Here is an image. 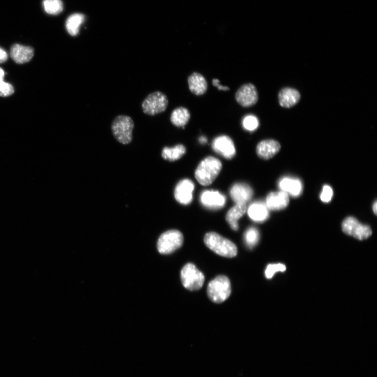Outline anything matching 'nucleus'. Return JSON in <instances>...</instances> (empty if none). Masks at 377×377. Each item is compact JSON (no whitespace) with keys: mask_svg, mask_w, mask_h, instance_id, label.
Segmentation results:
<instances>
[{"mask_svg":"<svg viewBox=\"0 0 377 377\" xmlns=\"http://www.w3.org/2000/svg\"><path fill=\"white\" fill-rule=\"evenodd\" d=\"M286 270L285 265L282 263L270 264L265 271V276L268 279L272 278L277 272H284Z\"/></svg>","mask_w":377,"mask_h":377,"instance_id":"nucleus-28","label":"nucleus"},{"mask_svg":"<svg viewBox=\"0 0 377 377\" xmlns=\"http://www.w3.org/2000/svg\"><path fill=\"white\" fill-rule=\"evenodd\" d=\"M194 189L193 183L189 180H184L175 187L174 195L177 202L183 205H189L192 201V192Z\"/></svg>","mask_w":377,"mask_h":377,"instance_id":"nucleus-11","label":"nucleus"},{"mask_svg":"<svg viewBox=\"0 0 377 377\" xmlns=\"http://www.w3.org/2000/svg\"><path fill=\"white\" fill-rule=\"evenodd\" d=\"M342 229L346 234L361 240L368 238L372 234V230L368 226L361 224L356 218L352 216L343 220Z\"/></svg>","mask_w":377,"mask_h":377,"instance_id":"nucleus-8","label":"nucleus"},{"mask_svg":"<svg viewBox=\"0 0 377 377\" xmlns=\"http://www.w3.org/2000/svg\"><path fill=\"white\" fill-rule=\"evenodd\" d=\"M84 20V16L82 14L76 13L70 16L66 21V29L69 34L76 36L79 32L81 25Z\"/></svg>","mask_w":377,"mask_h":377,"instance_id":"nucleus-24","label":"nucleus"},{"mask_svg":"<svg viewBox=\"0 0 377 377\" xmlns=\"http://www.w3.org/2000/svg\"><path fill=\"white\" fill-rule=\"evenodd\" d=\"M181 280L184 286L187 290L190 291H197L203 286L205 277L194 264L188 263L182 270Z\"/></svg>","mask_w":377,"mask_h":377,"instance_id":"nucleus-6","label":"nucleus"},{"mask_svg":"<svg viewBox=\"0 0 377 377\" xmlns=\"http://www.w3.org/2000/svg\"><path fill=\"white\" fill-rule=\"evenodd\" d=\"M258 93L256 87L251 83L242 85L235 94L237 102L242 107H248L254 105L258 100Z\"/></svg>","mask_w":377,"mask_h":377,"instance_id":"nucleus-9","label":"nucleus"},{"mask_svg":"<svg viewBox=\"0 0 377 377\" xmlns=\"http://www.w3.org/2000/svg\"><path fill=\"white\" fill-rule=\"evenodd\" d=\"M205 245L216 254L227 258H233L237 254L235 243L215 232H209L204 238Z\"/></svg>","mask_w":377,"mask_h":377,"instance_id":"nucleus-2","label":"nucleus"},{"mask_svg":"<svg viewBox=\"0 0 377 377\" xmlns=\"http://www.w3.org/2000/svg\"><path fill=\"white\" fill-rule=\"evenodd\" d=\"M279 187L282 191L293 196H299L302 192L301 182L295 179L284 177L279 183Z\"/></svg>","mask_w":377,"mask_h":377,"instance_id":"nucleus-19","label":"nucleus"},{"mask_svg":"<svg viewBox=\"0 0 377 377\" xmlns=\"http://www.w3.org/2000/svg\"><path fill=\"white\" fill-rule=\"evenodd\" d=\"M212 147L215 152L226 159L232 160L235 156L236 149L234 142L228 136L217 137L213 140Z\"/></svg>","mask_w":377,"mask_h":377,"instance_id":"nucleus-10","label":"nucleus"},{"mask_svg":"<svg viewBox=\"0 0 377 377\" xmlns=\"http://www.w3.org/2000/svg\"><path fill=\"white\" fill-rule=\"evenodd\" d=\"M190 92L196 96L204 95L208 90V84L205 77L198 73H193L188 79Z\"/></svg>","mask_w":377,"mask_h":377,"instance_id":"nucleus-16","label":"nucleus"},{"mask_svg":"<svg viewBox=\"0 0 377 377\" xmlns=\"http://www.w3.org/2000/svg\"><path fill=\"white\" fill-rule=\"evenodd\" d=\"M281 145L274 140H266L259 142L256 148L258 156L264 160H270L279 151Z\"/></svg>","mask_w":377,"mask_h":377,"instance_id":"nucleus-13","label":"nucleus"},{"mask_svg":"<svg viewBox=\"0 0 377 377\" xmlns=\"http://www.w3.org/2000/svg\"><path fill=\"white\" fill-rule=\"evenodd\" d=\"M43 7L46 12L51 15H57L63 10L61 0H43Z\"/></svg>","mask_w":377,"mask_h":377,"instance_id":"nucleus-25","label":"nucleus"},{"mask_svg":"<svg viewBox=\"0 0 377 377\" xmlns=\"http://www.w3.org/2000/svg\"><path fill=\"white\" fill-rule=\"evenodd\" d=\"M207 294L214 303H221L226 301L231 294V285L229 279L225 276H218L208 284Z\"/></svg>","mask_w":377,"mask_h":377,"instance_id":"nucleus-3","label":"nucleus"},{"mask_svg":"<svg viewBox=\"0 0 377 377\" xmlns=\"http://www.w3.org/2000/svg\"><path fill=\"white\" fill-rule=\"evenodd\" d=\"M201 202L208 208L217 209L225 206L226 198L218 191L206 190L201 195Z\"/></svg>","mask_w":377,"mask_h":377,"instance_id":"nucleus-15","label":"nucleus"},{"mask_svg":"<svg viewBox=\"0 0 377 377\" xmlns=\"http://www.w3.org/2000/svg\"><path fill=\"white\" fill-rule=\"evenodd\" d=\"M332 194H334V192H332V189L328 186H324L320 196L321 201L326 203L329 202L331 201Z\"/></svg>","mask_w":377,"mask_h":377,"instance_id":"nucleus-30","label":"nucleus"},{"mask_svg":"<svg viewBox=\"0 0 377 377\" xmlns=\"http://www.w3.org/2000/svg\"><path fill=\"white\" fill-rule=\"evenodd\" d=\"M221 168L223 164L219 160L214 157H208L197 166L195 171V179L203 186H209L216 180Z\"/></svg>","mask_w":377,"mask_h":377,"instance_id":"nucleus-1","label":"nucleus"},{"mask_svg":"<svg viewBox=\"0 0 377 377\" xmlns=\"http://www.w3.org/2000/svg\"><path fill=\"white\" fill-rule=\"evenodd\" d=\"M5 76V71L0 68V96L7 97L12 95L14 93V90L10 83L4 81Z\"/></svg>","mask_w":377,"mask_h":377,"instance_id":"nucleus-26","label":"nucleus"},{"mask_svg":"<svg viewBox=\"0 0 377 377\" xmlns=\"http://www.w3.org/2000/svg\"><path fill=\"white\" fill-rule=\"evenodd\" d=\"M245 238L248 247L250 249L253 248L258 242L259 233L255 228H250L245 233Z\"/></svg>","mask_w":377,"mask_h":377,"instance_id":"nucleus-27","label":"nucleus"},{"mask_svg":"<svg viewBox=\"0 0 377 377\" xmlns=\"http://www.w3.org/2000/svg\"><path fill=\"white\" fill-rule=\"evenodd\" d=\"M253 189L245 183L234 184L230 190V195L236 204L247 205L253 196Z\"/></svg>","mask_w":377,"mask_h":377,"instance_id":"nucleus-12","label":"nucleus"},{"mask_svg":"<svg viewBox=\"0 0 377 377\" xmlns=\"http://www.w3.org/2000/svg\"><path fill=\"white\" fill-rule=\"evenodd\" d=\"M191 115L188 108L181 106L175 108L171 113L170 121L176 127L185 128L188 123Z\"/></svg>","mask_w":377,"mask_h":377,"instance_id":"nucleus-21","label":"nucleus"},{"mask_svg":"<svg viewBox=\"0 0 377 377\" xmlns=\"http://www.w3.org/2000/svg\"><path fill=\"white\" fill-rule=\"evenodd\" d=\"M8 58V55L5 50L0 48V63L5 62Z\"/></svg>","mask_w":377,"mask_h":377,"instance_id":"nucleus-32","label":"nucleus"},{"mask_svg":"<svg viewBox=\"0 0 377 377\" xmlns=\"http://www.w3.org/2000/svg\"><path fill=\"white\" fill-rule=\"evenodd\" d=\"M199 142H201V143H206L207 142V139L205 137H202L201 139H199Z\"/></svg>","mask_w":377,"mask_h":377,"instance_id":"nucleus-33","label":"nucleus"},{"mask_svg":"<svg viewBox=\"0 0 377 377\" xmlns=\"http://www.w3.org/2000/svg\"><path fill=\"white\" fill-rule=\"evenodd\" d=\"M184 238L180 231L173 230L162 234L158 241V250L163 255L170 254L183 245Z\"/></svg>","mask_w":377,"mask_h":377,"instance_id":"nucleus-4","label":"nucleus"},{"mask_svg":"<svg viewBox=\"0 0 377 377\" xmlns=\"http://www.w3.org/2000/svg\"><path fill=\"white\" fill-rule=\"evenodd\" d=\"M301 96L295 88L285 87L279 93L278 100L281 106L290 108L296 105L300 101Z\"/></svg>","mask_w":377,"mask_h":377,"instance_id":"nucleus-18","label":"nucleus"},{"mask_svg":"<svg viewBox=\"0 0 377 377\" xmlns=\"http://www.w3.org/2000/svg\"><path fill=\"white\" fill-rule=\"evenodd\" d=\"M376 207H377V204H376V202H375L373 205V211L375 214H376V210H377Z\"/></svg>","mask_w":377,"mask_h":377,"instance_id":"nucleus-34","label":"nucleus"},{"mask_svg":"<svg viewBox=\"0 0 377 377\" xmlns=\"http://www.w3.org/2000/svg\"><path fill=\"white\" fill-rule=\"evenodd\" d=\"M259 125L258 119L253 115L247 116L242 120L243 128L249 131L256 130L258 127Z\"/></svg>","mask_w":377,"mask_h":377,"instance_id":"nucleus-29","label":"nucleus"},{"mask_svg":"<svg viewBox=\"0 0 377 377\" xmlns=\"http://www.w3.org/2000/svg\"><path fill=\"white\" fill-rule=\"evenodd\" d=\"M212 84L214 86H216L219 91L227 92L230 90L229 87L220 85V81L217 79H213Z\"/></svg>","mask_w":377,"mask_h":377,"instance_id":"nucleus-31","label":"nucleus"},{"mask_svg":"<svg viewBox=\"0 0 377 377\" xmlns=\"http://www.w3.org/2000/svg\"><path fill=\"white\" fill-rule=\"evenodd\" d=\"M186 148L182 144H179L172 148L165 147L162 151L163 158L170 162L181 159L186 153Z\"/></svg>","mask_w":377,"mask_h":377,"instance_id":"nucleus-23","label":"nucleus"},{"mask_svg":"<svg viewBox=\"0 0 377 377\" xmlns=\"http://www.w3.org/2000/svg\"><path fill=\"white\" fill-rule=\"evenodd\" d=\"M168 105V99L166 95L160 92L149 95L142 103V109L145 114L155 116L165 112Z\"/></svg>","mask_w":377,"mask_h":377,"instance_id":"nucleus-7","label":"nucleus"},{"mask_svg":"<svg viewBox=\"0 0 377 377\" xmlns=\"http://www.w3.org/2000/svg\"><path fill=\"white\" fill-rule=\"evenodd\" d=\"M248 212L250 218L257 223L264 221L269 216V209L261 203H255L251 205Z\"/></svg>","mask_w":377,"mask_h":377,"instance_id":"nucleus-22","label":"nucleus"},{"mask_svg":"<svg viewBox=\"0 0 377 377\" xmlns=\"http://www.w3.org/2000/svg\"><path fill=\"white\" fill-rule=\"evenodd\" d=\"M34 50L29 47L15 44L11 49V56L17 63L23 64L31 61L34 56Z\"/></svg>","mask_w":377,"mask_h":377,"instance_id":"nucleus-17","label":"nucleus"},{"mask_svg":"<svg viewBox=\"0 0 377 377\" xmlns=\"http://www.w3.org/2000/svg\"><path fill=\"white\" fill-rule=\"evenodd\" d=\"M134 127V122L130 117L126 116H118L113 121L112 127L115 138L124 145L131 142Z\"/></svg>","mask_w":377,"mask_h":377,"instance_id":"nucleus-5","label":"nucleus"},{"mask_svg":"<svg viewBox=\"0 0 377 377\" xmlns=\"http://www.w3.org/2000/svg\"><path fill=\"white\" fill-rule=\"evenodd\" d=\"M290 204L288 194L281 191L270 193L266 197L265 205L271 210L277 211L285 209Z\"/></svg>","mask_w":377,"mask_h":377,"instance_id":"nucleus-14","label":"nucleus"},{"mask_svg":"<svg viewBox=\"0 0 377 377\" xmlns=\"http://www.w3.org/2000/svg\"><path fill=\"white\" fill-rule=\"evenodd\" d=\"M247 211V205L236 204L228 212L226 220L233 230L238 231L239 229L238 220L245 214Z\"/></svg>","mask_w":377,"mask_h":377,"instance_id":"nucleus-20","label":"nucleus"}]
</instances>
